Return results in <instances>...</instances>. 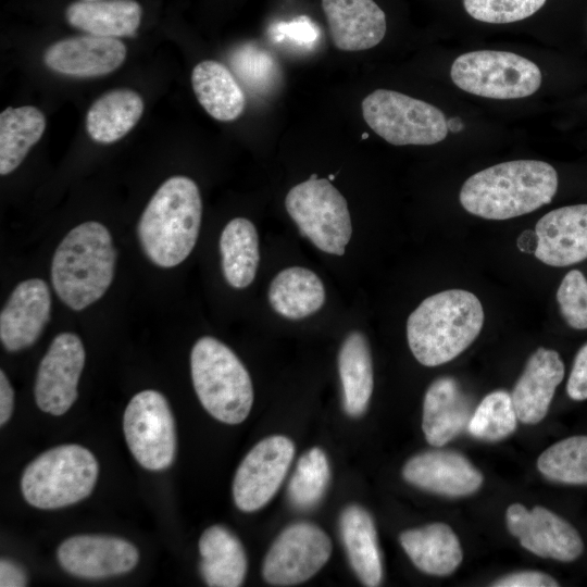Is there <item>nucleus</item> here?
Segmentation results:
<instances>
[{
  "label": "nucleus",
  "mask_w": 587,
  "mask_h": 587,
  "mask_svg": "<svg viewBox=\"0 0 587 587\" xmlns=\"http://www.w3.org/2000/svg\"><path fill=\"white\" fill-rule=\"evenodd\" d=\"M557 189L558 174L552 165L538 160H515L470 176L459 199L469 213L502 221L550 203Z\"/></svg>",
  "instance_id": "obj_1"
},
{
  "label": "nucleus",
  "mask_w": 587,
  "mask_h": 587,
  "mask_svg": "<svg viewBox=\"0 0 587 587\" xmlns=\"http://www.w3.org/2000/svg\"><path fill=\"white\" fill-rule=\"evenodd\" d=\"M484 317L483 305L471 291L449 289L432 295L408 317L410 350L425 366L445 364L472 345Z\"/></svg>",
  "instance_id": "obj_2"
},
{
  "label": "nucleus",
  "mask_w": 587,
  "mask_h": 587,
  "mask_svg": "<svg viewBox=\"0 0 587 587\" xmlns=\"http://www.w3.org/2000/svg\"><path fill=\"white\" fill-rule=\"evenodd\" d=\"M202 217V200L189 177L167 178L154 192L137 225L148 259L160 267H174L192 251Z\"/></svg>",
  "instance_id": "obj_3"
},
{
  "label": "nucleus",
  "mask_w": 587,
  "mask_h": 587,
  "mask_svg": "<svg viewBox=\"0 0 587 587\" xmlns=\"http://www.w3.org/2000/svg\"><path fill=\"white\" fill-rule=\"evenodd\" d=\"M116 250L108 228L95 221L71 229L54 251L51 282L58 297L80 311L99 300L115 273Z\"/></svg>",
  "instance_id": "obj_4"
},
{
  "label": "nucleus",
  "mask_w": 587,
  "mask_h": 587,
  "mask_svg": "<svg viewBox=\"0 0 587 587\" xmlns=\"http://www.w3.org/2000/svg\"><path fill=\"white\" fill-rule=\"evenodd\" d=\"M196 394L203 408L216 420L239 424L253 403L250 375L238 357L214 337L196 341L190 353Z\"/></svg>",
  "instance_id": "obj_5"
},
{
  "label": "nucleus",
  "mask_w": 587,
  "mask_h": 587,
  "mask_svg": "<svg viewBox=\"0 0 587 587\" xmlns=\"http://www.w3.org/2000/svg\"><path fill=\"white\" fill-rule=\"evenodd\" d=\"M99 466L95 455L79 445L45 451L25 469L21 489L25 500L39 509L76 503L93 489Z\"/></svg>",
  "instance_id": "obj_6"
},
{
  "label": "nucleus",
  "mask_w": 587,
  "mask_h": 587,
  "mask_svg": "<svg viewBox=\"0 0 587 587\" xmlns=\"http://www.w3.org/2000/svg\"><path fill=\"white\" fill-rule=\"evenodd\" d=\"M285 208L305 236L320 250L342 255L352 235L350 212L345 197L327 178L316 174L294 186Z\"/></svg>",
  "instance_id": "obj_7"
},
{
  "label": "nucleus",
  "mask_w": 587,
  "mask_h": 587,
  "mask_svg": "<svg viewBox=\"0 0 587 587\" xmlns=\"http://www.w3.org/2000/svg\"><path fill=\"white\" fill-rule=\"evenodd\" d=\"M361 107L366 124L391 145L427 146L447 137L448 123L438 108L399 91L376 89Z\"/></svg>",
  "instance_id": "obj_8"
},
{
  "label": "nucleus",
  "mask_w": 587,
  "mask_h": 587,
  "mask_svg": "<svg viewBox=\"0 0 587 587\" xmlns=\"http://www.w3.org/2000/svg\"><path fill=\"white\" fill-rule=\"evenodd\" d=\"M450 76L460 89L498 100L528 97L541 85L538 65L519 54L497 50L459 55L451 65Z\"/></svg>",
  "instance_id": "obj_9"
},
{
  "label": "nucleus",
  "mask_w": 587,
  "mask_h": 587,
  "mask_svg": "<svg viewBox=\"0 0 587 587\" xmlns=\"http://www.w3.org/2000/svg\"><path fill=\"white\" fill-rule=\"evenodd\" d=\"M123 428L127 446L141 466L161 471L172 464L175 423L162 394L149 389L135 395L125 409Z\"/></svg>",
  "instance_id": "obj_10"
},
{
  "label": "nucleus",
  "mask_w": 587,
  "mask_h": 587,
  "mask_svg": "<svg viewBox=\"0 0 587 587\" xmlns=\"http://www.w3.org/2000/svg\"><path fill=\"white\" fill-rule=\"evenodd\" d=\"M332 541L319 526L300 522L287 526L274 540L263 562L264 579L291 586L315 575L332 554Z\"/></svg>",
  "instance_id": "obj_11"
},
{
  "label": "nucleus",
  "mask_w": 587,
  "mask_h": 587,
  "mask_svg": "<svg viewBox=\"0 0 587 587\" xmlns=\"http://www.w3.org/2000/svg\"><path fill=\"white\" fill-rule=\"evenodd\" d=\"M295 454L294 442L273 435L259 441L239 464L233 482L237 508L253 512L264 507L280 487Z\"/></svg>",
  "instance_id": "obj_12"
},
{
  "label": "nucleus",
  "mask_w": 587,
  "mask_h": 587,
  "mask_svg": "<svg viewBox=\"0 0 587 587\" xmlns=\"http://www.w3.org/2000/svg\"><path fill=\"white\" fill-rule=\"evenodd\" d=\"M84 364L85 349L77 335L61 333L53 338L35 383V399L41 411L62 415L73 405Z\"/></svg>",
  "instance_id": "obj_13"
},
{
  "label": "nucleus",
  "mask_w": 587,
  "mask_h": 587,
  "mask_svg": "<svg viewBox=\"0 0 587 587\" xmlns=\"http://www.w3.org/2000/svg\"><path fill=\"white\" fill-rule=\"evenodd\" d=\"M505 521L521 546L540 558L572 562L583 553V539L576 528L544 507L527 510L513 503L505 511Z\"/></svg>",
  "instance_id": "obj_14"
},
{
  "label": "nucleus",
  "mask_w": 587,
  "mask_h": 587,
  "mask_svg": "<svg viewBox=\"0 0 587 587\" xmlns=\"http://www.w3.org/2000/svg\"><path fill=\"white\" fill-rule=\"evenodd\" d=\"M139 559L129 541L105 535H78L64 540L58 548L61 566L72 575L104 578L132 571Z\"/></svg>",
  "instance_id": "obj_15"
},
{
  "label": "nucleus",
  "mask_w": 587,
  "mask_h": 587,
  "mask_svg": "<svg viewBox=\"0 0 587 587\" xmlns=\"http://www.w3.org/2000/svg\"><path fill=\"white\" fill-rule=\"evenodd\" d=\"M402 476L420 489L446 497L472 495L484 480L483 474L462 453L439 449L410 458Z\"/></svg>",
  "instance_id": "obj_16"
},
{
  "label": "nucleus",
  "mask_w": 587,
  "mask_h": 587,
  "mask_svg": "<svg viewBox=\"0 0 587 587\" xmlns=\"http://www.w3.org/2000/svg\"><path fill=\"white\" fill-rule=\"evenodd\" d=\"M126 54L127 49L120 39L86 34L52 43L45 51L43 61L53 72L88 78L114 72Z\"/></svg>",
  "instance_id": "obj_17"
},
{
  "label": "nucleus",
  "mask_w": 587,
  "mask_h": 587,
  "mask_svg": "<svg viewBox=\"0 0 587 587\" xmlns=\"http://www.w3.org/2000/svg\"><path fill=\"white\" fill-rule=\"evenodd\" d=\"M51 296L40 278L21 282L11 292L0 313V339L11 352L32 346L50 317Z\"/></svg>",
  "instance_id": "obj_18"
},
{
  "label": "nucleus",
  "mask_w": 587,
  "mask_h": 587,
  "mask_svg": "<svg viewBox=\"0 0 587 587\" xmlns=\"http://www.w3.org/2000/svg\"><path fill=\"white\" fill-rule=\"evenodd\" d=\"M535 257L550 266H569L587 259V204L566 205L536 224Z\"/></svg>",
  "instance_id": "obj_19"
},
{
  "label": "nucleus",
  "mask_w": 587,
  "mask_h": 587,
  "mask_svg": "<svg viewBox=\"0 0 587 587\" xmlns=\"http://www.w3.org/2000/svg\"><path fill=\"white\" fill-rule=\"evenodd\" d=\"M322 9L339 50H367L385 37L386 15L374 0H322Z\"/></svg>",
  "instance_id": "obj_20"
},
{
  "label": "nucleus",
  "mask_w": 587,
  "mask_h": 587,
  "mask_svg": "<svg viewBox=\"0 0 587 587\" xmlns=\"http://www.w3.org/2000/svg\"><path fill=\"white\" fill-rule=\"evenodd\" d=\"M563 377L564 364L557 351L540 347L533 352L511 392L519 421L530 425L542 421Z\"/></svg>",
  "instance_id": "obj_21"
},
{
  "label": "nucleus",
  "mask_w": 587,
  "mask_h": 587,
  "mask_svg": "<svg viewBox=\"0 0 587 587\" xmlns=\"http://www.w3.org/2000/svg\"><path fill=\"white\" fill-rule=\"evenodd\" d=\"M472 414L471 402L453 377L435 379L423 401L425 439L435 447L446 445L467 427Z\"/></svg>",
  "instance_id": "obj_22"
},
{
  "label": "nucleus",
  "mask_w": 587,
  "mask_h": 587,
  "mask_svg": "<svg viewBox=\"0 0 587 587\" xmlns=\"http://www.w3.org/2000/svg\"><path fill=\"white\" fill-rule=\"evenodd\" d=\"M399 541L413 564L428 575H450L463 559L458 536L445 523L404 530Z\"/></svg>",
  "instance_id": "obj_23"
},
{
  "label": "nucleus",
  "mask_w": 587,
  "mask_h": 587,
  "mask_svg": "<svg viewBox=\"0 0 587 587\" xmlns=\"http://www.w3.org/2000/svg\"><path fill=\"white\" fill-rule=\"evenodd\" d=\"M340 535L349 562L363 585L379 586L383 579L382 554L371 514L350 504L340 515Z\"/></svg>",
  "instance_id": "obj_24"
},
{
  "label": "nucleus",
  "mask_w": 587,
  "mask_h": 587,
  "mask_svg": "<svg viewBox=\"0 0 587 587\" xmlns=\"http://www.w3.org/2000/svg\"><path fill=\"white\" fill-rule=\"evenodd\" d=\"M200 572L208 586L238 587L247 573V555L240 540L226 527L213 525L199 539Z\"/></svg>",
  "instance_id": "obj_25"
},
{
  "label": "nucleus",
  "mask_w": 587,
  "mask_h": 587,
  "mask_svg": "<svg viewBox=\"0 0 587 587\" xmlns=\"http://www.w3.org/2000/svg\"><path fill=\"white\" fill-rule=\"evenodd\" d=\"M142 16L135 0H80L65 10L70 25L87 34L103 37L134 36Z\"/></svg>",
  "instance_id": "obj_26"
},
{
  "label": "nucleus",
  "mask_w": 587,
  "mask_h": 587,
  "mask_svg": "<svg viewBox=\"0 0 587 587\" xmlns=\"http://www.w3.org/2000/svg\"><path fill=\"white\" fill-rule=\"evenodd\" d=\"M197 100L213 118L230 122L246 108V96L232 72L215 60L199 62L191 73Z\"/></svg>",
  "instance_id": "obj_27"
},
{
  "label": "nucleus",
  "mask_w": 587,
  "mask_h": 587,
  "mask_svg": "<svg viewBox=\"0 0 587 587\" xmlns=\"http://www.w3.org/2000/svg\"><path fill=\"white\" fill-rule=\"evenodd\" d=\"M143 113V100L132 89H112L99 97L86 115L89 137L100 143H112L138 123Z\"/></svg>",
  "instance_id": "obj_28"
},
{
  "label": "nucleus",
  "mask_w": 587,
  "mask_h": 587,
  "mask_svg": "<svg viewBox=\"0 0 587 587\" xmlns=\"http://www.w3.org/2000/svg\"><path fill=\"white\" fill-rule=\"evenodd\" d=\"M338 372L345 412L360 416L367 409L373 391V366L366 337L358 330L349 333L338 353Z\"/></svg>",
  "instance_id": "obj_29"
},
{
  "label": "nucleus",
  "mask_w": 587,
  "mask_h": 587,
  "mask_svg": "<svg viewBox=\"0 0 587 587\" xmlns=\"http://www.w3.org/2000/svg\"><path fill=\"white\" fill-rule=\"evenodd\" d=\"M268 301L279 315L299 320L317 312L325 302V288L311 270L291 266L280 271L271 282Z\"/></svg>",
  "instance_id": "obj_30"
},
{
  "label": "nucleus",
  "mask_w": 587,
  "mask_h": 587,
  "mask_svg": "<svg viewBox=\"0 0 587 587\" xmlns=\"http://www.w3.org/2000/svg\"><path fill=\"white\" fill-rule=\"evenodd\" d=\"M222 271L236 289L248 287L254 279L260 254L255 226L245 217H235L224 227L220 238Z\"/></svg>",
  "instance_id": "obj_31"
},
{
  "label": "nucleus",
  "mask_w": 587,
  "mask_h": 587,
  "mask_svg": "<svg viewBox=\"0 0 587 587\" xmlns=\"http://www.w3.org/2000/svg\"><path fill=\"white\" fill-rule=\"evenodd\" d=\"M46 117L36 107L7 108L0 114V174L18 167L46 129Z\"/></svg>",
  "instance_id": "obj_32"
},
{
  "label": "nucleus",
  "mask_w": 587,
  "mask_h": 587,
  "mask_svg": "<svg viewBox=\"0 0 587 587\" xmlns=\"http://www.w3.org/2000/svg\"><path fill=\"white\" fill-rule=\"evenodd\" d=\"M537 469L547 479L567 485H587V436H572L546 449Z\"/></svg>",
  "instance_id": "obj_33"
},
{
  "label": "nucleus",
  "mask_w": 587,
  "mask_h": 587,
  "mask_svg": "<svg viewBox=\"0 0 587 587\" xmlns=\"http://www.w3.org/2000/svg\"><path fill=\"white\" fill-rule=\"evenodd\" d=\"M329 463L325 452L314 447L298 461L288 484V498L299 510H309L324 496L329 482Z\"/></svg>",
  "instance_id": "obj_34"
},
{
  "label": "nucleus",
  "mask_w": 587,
  "mask_h": 587,
  "mask_svg": "<svg viewBox=\"0 0 587 587\" xmlns=\"http://www.w3.org/2000/svg\"><path fill=\"white\" fill-rule=\"evenodd\" d=\"M517 420L511 394L495 390L485 396L473 411L466 429L475 438L499 441L516 429Z\"/></svg>",
  "instance_id": "obj_35"
},
{
  "label": "nucleus",
  "mask_w": 587,
  "mask_h": 587,
  "mask_svg": "<svg viewBox=\"0 0 587 587\" xmlns=\"http://www.w3.org/2000/svg\"><path fill=\"white\" fill-rule=\"evenodd\" d=\"M233 71L254 91L272 89L280 77L279 66L266 50L246 45L235 50L229 59Z\"/></svg>",
  "instance_id": "obj_36"
},
{
  "label": "nucleus",
  "mask_w": 587,
  "mask_h": 587,
  "mask_svg": "<svg viewBox=\"0 0 587 587\" xmlns=\"http://www.w3.org/2000/svg\"><path fill=\"white\" fill-rule=\"evenodd\" d=\"M547 0H463L473 18L491 24L513 23L535 14Z\"/></svg>",
  "instance_id": "obj_37"
},
{
  "label": "nucleus",
  "mask_w": 587,
  "mask_h": 587,
  "mask_svg": "<svg viewBox=\"0 0 587 587\" xmlns=\"http://www.w3.org/2000/svg\"><path fill=\"white\" fill-rule=\"evenodd\" d=\"M557 300L565 322L575 329H587V279L578 270L562 279Z\"/></svg>",
  "instance_id": "obj_38"
},
{
  "label": "nucleus",
  "mask_w": 587,
  "mask_h": 587,
  "mask_svg": "<svg viewBox=\"0 0 587 587\" xmlns=\"http://www.w3.org/2000/svg\"><path fill=\"white\" fill-rule=\"evenodd\" d=\"M274 33L288 38L299 46H310L319 38V32L312 21L307 16H299L290 23H284L276 27Z\"/></svg>",
  "instance_id": "obj_39"
},
{
  "label": "nucleus",
  "mask_w": 587,
  "mask_h": 587,
  "mask_svg": "<svg viewBox=\"0 0 587 587\" xmlns=\"http://www.w3.org/2000/svg\"><path fill=\"white\" fill-rule=\"evenodd\" d=\"M560 584L550 575L539 571H520L494 580L495 587H557Z\"/></svg>",
  "instance_id": "obj_40"
},
{
  "label": "nucleus",
  "mask_w": 587,
  "mask_h": 587,
  "mask_svg": "<svg viewBox=\"0 0 587 587\" xmlns=\"http://www.w3.org/2000/svg\"><path fill=\"white\" fill-rule=\"evenodd\" d=\"M566 391L571 399H587V342L577 351L567 380Z\"/></svg>",
  "instance_id": "obj_41"
},
{
  "label": "nucleus",
  "mask_w": 587,
  "mask_h": 587,
  "mask_svg": "<svg viewBox=\"0 0 587 587\" xmlns=\"http://www.w3.org/2000/svg\"><path fill=\"white\" fill-rule=\"evenodd\" d=\"M27 585L25 571L8 559L0 561V586L1 587H23Z\"/></svg>",
  "instance_id": "obj_42"
},
{
  "label": "nucleus",
  "mask_w": 587,
  "mask_h": 587,
  "mask_svg": "<svg viewBox=\"0 0 587 587\" xmlns=\"http://www.w3.org/2000/svg\"><path fill=\"white\" fill-rule=\"evenodd\" d=\"M14 394L12 386L1 370L0 372V424L3 425L11 416L13 411Z\"/></svg>",
  "instance_id": "obj_43"
},
{
  "label": "nucleus",
  "mask_w": 587,
  "mask_h": 587,
  "mask_svg": "<svg viewBox=\"0 0 587 587\" xmlns=\"http://www.w3.org/2000/svg\"><path fill=\"white\" fill-rule=\"evenodd\" d=\"M517 247L525 252H535L538 238L535 230H525L517 238Z\"/></svg>",
  "instance_id": "obj_44"
},
{
  "label": "nucleus",
  "mask_w": 587,
  "mask_h": 587,
  "mask_svg": "<svg viewBox=\"0 0 587 587\" xmlns=\"http://www.w3.org/2000/svg\"><path fill=\"white\" fill-rule=\"evenodd\" d=\"M328 178H329V179H333V178H334V175H329V177H328Z\"/></svg>",
  "instance_id": "obj_45"
},
{
  "label": "nucleus",
  "mask_w": 587,
  "mask_h": 587,
  "mask_svg": "<svg viewBox=\"0 0 587 587\" xmlns=\"http://www.w3.org/2000/svg\"><path fill=\"white\" fill-rule=\"evenodd\" d=\"M88 1H91V0H88Z\"/></svg>",
  "instance_id": "obj_46"
}]
</instances>
